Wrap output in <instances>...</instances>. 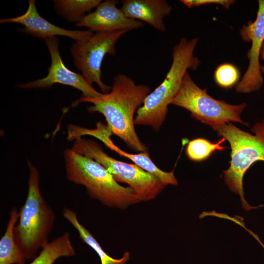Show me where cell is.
Wrapping results in <instances>:
<instances>
[{"label":"cell","instance_id":"cell-13","mask_svg":"<svg viewBox=\"0 0 264 264\" xmlns=\"http://www.w3.org/2000/svg\"><path fill=\"white\" fill-rule=\"evenodd\" d=\"M96 127L95 129L92 130L81 128V134L90 135L100 139L108 148L114 151L119 155L128 158L144 170L156 176L166 185L177 184V180L174 175V170L167 172L160 169L152 160L148 152L138 154L126 152L115 145L111 140L110 136L112 134L107 125L100 122L97 123Z\"/></svg>","mask_w":264,"mask_h":264},{"label":"cell","instance_id":"cell-22","mask_svg":"<svg viewBox=\"0 0 264 264\" xmlns=\"http://www.w3.org/2000/svg\"><path fill=\"white\" fill-rule=\"evenodd\" d=\"M241 226H242L245 230H246V231H248L259 242V243L262 246V247L264 249V244L262 242L259 237L256 234L254 233L252 231L247 228L245 227L244 223L242 224L241 225Z\"/></svg>","mask_w":264,"mask_h":264},{"label":"cell","instance_id":"cell-4","mask_svg":"<svg viewBox=\"0 0 264 264\" xmlns=\"http://www.w3.org/2000/svg\"><path fill=\"white\" fill-rule=\"evenodd\" d=\"M67 179L86 188L88 195L109 207L125 209L139 200L130 187H124L100 163L72 149L64 151Z\"/></svg>","mask_w":264,"mask_h":264},{"label":"cell","instance_id":"cell-19","mask_svg":"<svg viewBox=\"0 0 264 264\" xmlns=\"http://www.w3.org/2000/svg\"><path fill=\"white\" fill-rule=\"evenodd\" d=\"M225 139L222 137L217 142H211L208 140L198 138L190 141L186 147L188 157L194 161H201L207 159L216 151H222L227 147L221 146Z\"/></svg>","mask_w":264,"mask_h":264},{"label":"cell","instance_id":"cell-14","mask_svg":"<svg viewBox=\"0 0 264 264\" xmlns=\"http://www.w3.org/2000/svg\"><path fill=\"white\" fill-rule=\"evenodd\" d=\"M121 10L130 19L148 23L161 32L166 30L163 19L173 7L165 0H122Z\"/></svg>","mask_w":264,"mask_h":264},{"label":"cell","instance_id":"cell-9","mask_svg":"<svg viewBox=\"0 0 264 264\" xmlns=\"http://www.w3.org/2000/svg\"><path fill=\"white\" fill-rule=\"evenodd\" d=\"M51 57V64L48 74L42 79L16 86L22 88H47L55 84L71 86L82 92L83 96L96 98L101 96L103 93L96 90L92 84L82 74L75 73L67 68L63 62L59 50V40L52 37L44 40Z\"/></svg>","mask_w":264,"mask_h":264},{"label":"cell","instance_id":"cell-3","mask_svg":"<svg viewBox=\"0 0 264 264\" xmlns=\"http://www.w3.org/2000/svg\"><path fill=\"white\" fill-rule=\"evenodd\" d=\"M28 188L24 204L19 212V221L14 228L16 242L25 260L34 259L37 250L48 242L55 214L40 192L37 169L27 160Z\"/></svg>","mask_w":264,"mask_h":264},{"label":"cell","instance_id":"cell-8","mask_svg":"<svg viewBox=\"0 0 264 264\" xmlns=\"http://www.w3.org/2000/svg\"><path fill=\"white\" fill-rule=\"evenodd\" d=\"M128 31L97 32L85 40L75 42L70 48L75 66L89 82L96 83L104 94L109 93L111 87L102 81V61L107 54L116 55L117 41Z\"/></svg>","mask_w":264,"mask_h":264},{"label":"cell","instance_id":"cell-16","mask_svg":"<svg viewBox=\"0 0 264 264\" xmlns=\"http://www.w3.org/2000/svg\"><path fill=\"white\" fill-rule=\"evenodd\" d=\"M63 216L77 230L80 238L91 247L99 256L101 264H126L130 260V254L125 252L120 259H114L109 255L102 248L97 241L78 220L75 212L67 208H64Z\"/></svg>","mask_w":264,"mask_h":264},{"label":"cell","instance_id":"cell-10","mask_svg":"<svg viewBox=\"0 0 264 264\" xmlns=\"http://www.w3.org/2000/svg\"><path fill=\"white\" fill-rule=\"evenodd\" d=\"M240 34L243 41L251 43V46L247 53L249 59L247 69L241 80L237 84L235 90L239 93H249L259 90L264 82L259 59L264 43V0H258L256 20L243 25Z\"/></svg>","mask_w":264,"mask_h":264},{"label":"cell","instance_id":"cell-1","mask_svg":"<svg viewBox=\"0 0 264 264\" xmlns=\"http://www.w3.org/2000/svg\"><path fill=\"white\" fill-rule=\"evenodd\" d=\"M151 91L147 85H137L132 78L119 74L113 79L110 92L96 98L82 96L74 104H92L87 108L88 111L103 114L112 135L119 137L131 150L148 152V147L140 141L134 129V116Z\"/></svg>","mask_w":264,"mask_h":264},{"label":"cell","instance_id":"cell-17","mask_svg":"<svg viewBox=\"0 0 264 264\" xmlns=\"http://www.w3.org/2000/svg\"><path fill=\"white\" fill-rule=\"evenodd\" d=\"M74 254L75 250L70 240L69 234L65 232L48 242L29 264H53L61 257L72 256Z\"/></svg>","mask_w":264,"mask_h":264},{"label":"cell","instance_id":"cell-12","mask_svg":"<svg viewBox=\"0 0 264 264\" xmlns=\"http://www.w3.org/2000/svg\"><path fill=\"white\" fill-rule=\"evenodd\" d=\"M117 3L114 0L101 2L93 12L87 14L75 25L88 28L95 32L130 31L144 25L140 21L128 18L121 9L117 7Z\"/></svg>","mask_w":264,"mask_h":264},{"label":"cell","instance_id":"cell-5","mask_svg":"<svg viewBox=\"0 0 264 264\" xmlns=\"http://www.w3.org/2000/svg\"><path fill=\"white\" fill-rule=\"evenodd\" d=\"M252 134L228 123L215 131L229 143L231 148L230 166L223 172L224 181L230 190L240 197L246 211L256 208L244 198L243 178L248 168L258 161H264V119L253 125Z\"/></svg>","mask_w":264,"mask_h":264},{"label":"cell","instance_id":"cell-15","mask_svg":"<svg viewBox=\"0 0 264 264\" xmlns=\"http://www.w3.org/2000/svg\"><path fill=\"white\" fill-rule=\"evenodd\" d=\"M19 219V212L13 207L5 232L0 240V264H24L25 258L14 237V228Z\"/></svg>","mask_w":264,"mask_h":264},{"label":"cell","instance_id":"cell-20","mask_svg":"<svg viewBox=\"0 0 264 264\" xmlns=\"http://www.w3.org/2000/svg\"><path fill=\"white\" fill-rule=\"evenodd\" d=\"M240 77V73L238 68L229 63L220 65L214 72L215 82L223 88H230L237 84Z\"/></svg>","mask_w":264,"mask_h":264},{"label":"cell","instance_id":"cell-18","mask_svg":"<svg viewBox=\"0 0 264 264\" xmlns=\"http://www.w3.org/2000/svg\"><path fill=\"white\" fill-rule=\"evenodd\" d=\"M101 0H55L54 7L58 14L70 22H79L86 15L96 7Z\"/></svg>","mask_w":264,"mask_h":264},{"label":"cell","instance_id":"cell-21","mask_svg":"<svg viewBox=\"0 0 264 264\" xmlns=\"http://www.w3.org/2000/svg\"><path fill=\"white\" fill-rule=\"evenodd\" d=\"M180 1L189 8L203 5L216 4L227 9L235 2V0H181Z\"/></svg>","mask_w":264,"mask_h":264},{"label":"cell","instance_id":"cell-11","mask_svg":"<svg viewBox=\"0 0 264 264\" xmlns=\"http://www.w3.org/2000/svg\"><path fill=\"white\" fill-rule=\"evenodd\" d=\"M1 23H16L24 27L18 31L44 40L57 36L69 37L75 42L85 40L93 34L90 30H71L62 28L46 20L40 15L35 5V0H29L28 7L25 13L14 18L2 19Z\"/></svg>","mask_w":264,"mask_h":264},{"label":"cell","instance_id":"cell-23","mask_svg":"<svg viewBox=\"0 0 264 264\" xmlns=\"http://www.w3.org/2000/svg\"><path fill=\"white\" fill-rule=\"evenodd\" d=\"M260 58L264 61V43H263L260 54ZM260 71L261 73L264 74V65L260 66Z\"/></svg>","mask_w":264,"mask_h":264},{"label":"cell","instance_id":"cell-2","mask_svg":"<svg viewBox=\"0 0 264 264\" xmlns=\"http://www.w3.org/2000/svg\"><path fill=\"white\" fill-rule=\"evenodd\" d=\"M198 38L187 40L182 38L174 47L173 62L163 81L146 97L137 110L134 123L149 126L157 132L164 123L168 106L179 91L188 69L196 70L200 61L194 54Z\"/></svg>","mask_w":264,"mask_h":264},{"label":"cell","instance_id":"cell-7","mask_svg":"<svg viewBox=\"0 0 264 264\" xmlns=\"http://www.w3.org/2000/svg\"><path fill=\"white\" fill-rule=\"evenodd\" d=\"M171 104L188 110L192 118L208 125L214 131L231 122L248 126L241 117L246 107V103L231 105L212 97L207 93L206 89H201L197 85L187 72Z\"/></svg>","mask_w":264,"mask_h":264},{"label":"cell","instance_id":"cell-6","mask_svg":"<svg viewBox=\"0 0 264 264\" xmlns=\"http://www.w3.org/2000/svg\"><path fill=\"white\" fill-rule=\"evenodd\" d=\"M72 148L102 165L117 182L129 185L139 201L154 198L166 185L156 176L144 170L135 164L121 161L110 157L97 142L81 136L75 137Z\"/></svg>","mask_w":264,"mask_h":264}]
</instances>
